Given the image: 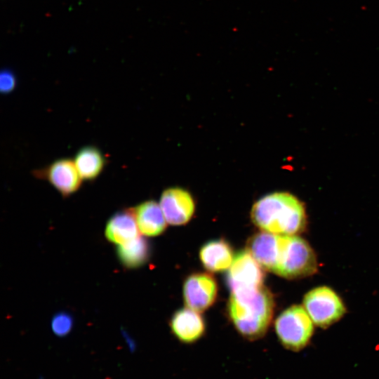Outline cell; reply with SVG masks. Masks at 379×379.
I'll list each match as a JSON object with an SVG mask.
<instances>
[{
    "label": "cell",
    "mask_w": 379,
    "mask_h": 379,
    "mask_svg": "<svg viewBox=\"0 0 379 379\" xmlns=\"http://www.w3.org/2000/svg\"><path fill=\"white\" fill-rule=\"evenodd\" d=\"M251 216L260 229L282 235L299 233L306 224L303 204L288 192H274L260 198L253 204Z\"/></svg>",
    "instance_id": "cell-1"
},
{
    "label": "cell",
    "mask_w": 379,
    "mask_h": 379,
    "mask_svg": "<svg viewBox=\"0 0 379 379\" xmlns=\"http://www.w3.org/2000/svg\"><path fill=\"white\" fill-rule=\"evenodd\" d=\"M273 310V298L264 286L231 293L230 319L237 331L248 340H257L265 335L272 318Z\"/></svg>",
    "instance_id": "cell-2"
},
{
    "label": "cell",
    "mask_w": 379,
    "mask_h": 379,
    "mask_svg": "<svg viewBox=\"0 0 379 379\" xmlns=\"http://www.w3.org/2000/svg\"><path fill=\"white\" fill-rule=\"evenodd\" d=\"M312 322L305 308L294 305L276 319V333L286 348L297 351L309 342L314 330Z\"/></svg>",
    "instance_id": "cell-3"
},
{
    "label": "cell",
    "mask_w": 379,
    "mask_h": 379,
    "mask_svg": "<svg viewBox=\"0 0 379 379\" xmlns=\"http://www.w3.org/2000/svg\"><path fill=\"white\" fill-rule=\"evenodd\" d=\"M317 260L314 251L303 239L287 235L277 274L293 279L314 273Z\"/></svg>",
    "instance_id": "cell-4"
},
{
    "label": "cell",
    "mask_w": 379,
    "mask_h": 379,
    "mask_svg": "<svg viewBox=\"0 0 379 379\" xmlns=\"http://www.w3.org/2000/svg\"><path fill=\"white\" fill-rule=\"evenodd\" d=\"M303 304L313 323L321 327L335 322L345 312L340 297L326 286L317 287L309 291L305 295Z\"/></svg>",
    "instance_id": "cell-5"
},
{
    "label": "cell",
    "mask_w": 379,
    "mask_h": 379,
    "mask_svg": "<svg viewBox=\"0 0 379 379\" xmlns=\"http://www.w3.org/2000/svg\"><path fill=\"white\" fill-rule=\"evenodd\" d=\"M262 268L248 251L238 253L227 277L231 292L255 290L263 286L265 274Z\"/></svg>",
    "instance_id": "cell-6"
},
{
    "label": "cell",
    "mask_w": 379,
    "mask_h": 379,
    "mask_svg": "<svg viewBox=\"0 0 379 379\" xmlns=\"http://www.w3.org/2000/svg\"><path fill=\"white\" fill-rule=\"evenodd\" d=\"M33 175L48 181L63 197L77 192L83 180L74 160L67 158L57 159L44 168L34 170Z\"/></svg>",
    "instance_id": "cell-7"
},
{
    "label": "cell",
    "mask_w": 379,
    "mask_h": 379,
    "mask_svg": "<svg viewBox=\"0 0 379 379\" xmlns=\"http://www.w3.org/2000/svg\"><path fill=\"white\" fill-rule=\"evenodd\" d=\"M287 235L261 232L248 242V251L265 269L277 272Z\"/></svg>",
    "instance_id": "cell-8"
},
{
    "label": "cell",
    "mask_w": 379,
    "mask_h": 379,
    "mask_svg": "<svg viewBox=\"0 0 379 379\" xmlns=\"http://www.w3.org/2000/svg\"><path fill=\"white\" fill-rule=\"evenodd\" d=\"M214 278L205 273H196L187 278L183 286V296L187 306L198 312L208 309L217 295Z\"/></svg>",
    "instance_id": "cell-9"
},
{
    "label": "cell",
    "mask_w": 379,
    "mask_h": 379,
    "mask_svg": "<svg viewBox=\"0 0 379 379\" xmlns=\"http://www.w3.org/2000/svg\"><path fill=\"white\" fill-rule=\"evenodd\" d=\"M159 205L167 222L173 225L187 223L192 218L194 201L191 194L179 187L164 190L161 196Z\"/></svg>",
    "instance_id": "cell-10"
},
{
    "label": "cell",
    "mask_w": 379,
    "mask_h": 379,
    "mask_svg": "<svg viewBox=\"0 0 379 379\" xmlns=\"http://www.w3.org/2000/svg\"><path fill=\"white\" fill-rule=\"evenodd\" d=\"M174 335L184 343H192L200 339L205 332L202 317L190 308H183L175 312L170 322Z\"/></svg>",
    "instance_id": "cell-11"
},
{
    "label": "cell",
    "mask_w": 379,
    "mask_h": 379,
    "mask_svg": "<svg viewBox=\"0 0 379 379\" xmlns=\"http://www.w3.org/2000/svg\"><path fill=\"white\" fill-rule=\"evenodd\" d=\"M139 229L133 208L114 213L107 221L105 237L108 241L121 245L139 237Z\"/></svg>",
    "instance_id": "cell-12"
},
{
    "label": "cell",
    "mask_w": 379,
    "mask_h": 379,
    "mask_svg": "<svg viewBox=\"0 0 379 379\" xmlns=\"http://www.w3.org/2000/svg\"><path fill=\"white\" fill-rule=\"evenodd\" d=\"M139 231L148 237L161 234L166 220L159 204L153 200L140 204L133 208Z\"/></svg>",
    "instance_id": "cell-13"
},
{
    "label": "cell",
    "mask_w": 379,
    "mask_h": 379,
    "mask_svg": "<svg viewBox=\"0 0 379 379\" xmlns=\"http://www.w3.org/2000/svg\"><path fill=\"white\" fill-rule=\"evenodd\" d=\"M199 258L204 267L211 272H221L227 269L234 260L232 248L222 239L205 244L199 251Z\"/></svg>",
    "instance_id": "cell-14"
},
{
    "label": "cell",
    "mask_w": 379,
    "mask_h": 379,
    "mask_svg": "<svg viewBox=\"0 0 379 379\" xmlns=\"http://www.w3.org/2000/svg\"><path fill=\"white\" fill-rule=\"evenodd\" d=\"M74 162L83 180H95L103 171L107 159L95 146H85L76 154Z\"/></svg>",
    "instance_id": "cell-15"
},
{
    "label": "cell",
    "mask_w": 379,
    "mask_h": 379,
    "mask_svg": "<svg viewBox=\"0 0 379 379\" xmlns=\"http://www.w3.org/2000/svg\"><path fill=\"white\" fill-rule=\"evenodd\" d=\"M149 253L148 243L140 236L119 245L117 248L119 260L128 268L137 267L144 264L148 259Z\"/></svg>",
    "instance_id": "cell-16"
},
{
    "label": "cell",
    "mask_w": 379,
    "mask_h": 379,
    "mask_svg": "<svg viewBox=\"0 0 379 379\" xmlns=\"http://www.w3.org/2000/svg\"><path fill=\"white\" fill-rule=\"evenodd\" d=\"M72 316L64 312L57 313L51 321L52 330L58 336L67 335L72 329Z\"/></svg>",
    "instance_id": "cell-17"
},
{
    "label": "cell",
    "mask_w": 379,
    "mask_h": 379,
    "mask_svg": "<svg viewBox=\"0 0 379 379\" xmlns=\"http://www.w3.org/2000/svg\"><path fill=\"white\" fill-rule=\"evenodd\" d=\"M17 86V78L10 69H5L0 74V91L3 94H9Z\"/></svg>",
    "instance_id": "cell-18"
}]
</instances>
